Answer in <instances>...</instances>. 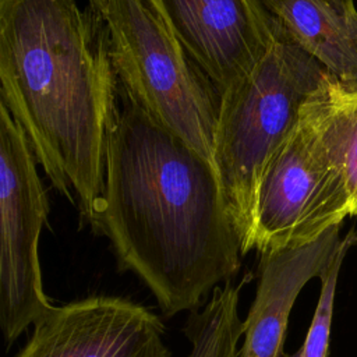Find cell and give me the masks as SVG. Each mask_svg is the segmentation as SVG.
I'll use <instances>...</instances> for the list:
<instances>
[{"label":"cell","instance_id":"obj_1","mask_svg":"<svg viewBox=\"0 0 357 357\" xmlns=\"http://www.w3.org/2000/svg\"><path fill=\"white\" fill-rule=\"evenodd\" d=\"M89 227L167 318L198 310L241 268L213 163L126 95L107 134L105 187Z\"/></svg>","mask_w":357,"mask_h":357},{"label":"cell","instance_id":"obj_2","mask_svg":"<svg viewBox=\"0 0 357 357\" xmlns=\"http://www.w3.org/2000/svg\"><path fill=\"white\" fill-rule=\"evenodd\" d=\"M0 81L39 166L91 226L120 92L106 21L77 0H0Z\"/></svg>","mask_w":357,"mask_h":357},{"label":"cell","instance_id":"obj_3","mask_svg":"<svg viewBox=\"0 0 357 357\" xmlns=\"http://www.w3.org/2000/svg\"><path fill=\"white\" fill-rule=\"evenodd\" d=\"M326 73L280 26L252 71L220 96L212 163L243 257L254 250L257 197L265 170Z\"/></svg>","mask_w":357,"mask_h":357},{"label":"cell","instance_id":"obj_4","mask_svg":"<svg viewBox=\"0 0 357 357\" xmlns=\"http://www.w3.org/2000/svg\"><path fill=\"white\" fill-rule=\"evenodd\" d=\"M120 91L212 162L220 95L145 0H110L103 15Z\"/></svg>","mask_w":357,"mask_h":357},{"label":"cell","instance_id":"obj_5","mask_svg":"<svg viewBox=\"0 0 357 357\" xmlns=\"http://www.w3.org/2000/svg\"><path fill=\"white\" fill-rule=\"evenodd\" d=\"M356 215L344 176L322 142L310 96L261 180L254 250L310 244Z\"/></svg>","mask_w":357,"mask_h":357},{"label":"cell","instance_id":"obj_6","mask_svg":"<svg viewBox=\"0 0 357 357\" xmlns=\"http://www.w3.org/2000/svg\"><path fill=\"white\" fill-rule=\"evenodd\" d=\"M38 165L26 134L0 100V328L7 344L53 307L38 252L49 215Z\"/></svg>","mask_w":357,"mask_h":357},{"label":"cell","instance_id":"obj_7","mask_svg":"<svg viewBox=\"0 0 357 357\" xmlns=\"http://www.w3.org/2000/svg\"><path fill=\"white\" fill-rule=\"evenodd\" d=\"M222 96L269 50L280 25L261 0H145Z\"/></svg>","mask_w":357,"mask_h":357},{"label":"cell","instance_id":"obj_8","mask_svg":"<svg viewBox=\"0 0 357 357\" xmlns=\"http://www.w3.org/2000/svg\"><path fill=\"white\" fill-rule=\"evenodd\" d=\"M165 333L145 305L93 294L53 305L15 357H172Z\"/></svg>","mask_w":357,"mask_h":357},{"label":"cell","instance_id":"obj_9","mask_svg":"<svg viewBox=\"0 0 357 357\" xmlns=\"http://www.w3.org/2000/svg\"><path fill=\"white\" fill-rule=\"evenodd\" d=\"M342 225L332 226L315 241L259 254L255 297L243 321L244 342L237 357H286L283 346L291 308L303 287L321 278L343 237Z\"/></svg>","mask_w":357,"mask_h":357},{"label":"cell","instance_id":"obj_10","mask_svg":"<svg viewBox=\"0 0 357 357\" xmlns=\"http://www.w3.org/2000/svg\"><path fill=\"white\" fill-rule=\"evenodd\" d=\"M283 31L347 91H357V13L342 15L321 0H261Z\"/></svg>","mask_w":357,"mask_h":357},{"label":"cell","instance_id":"obj_11","mask_svg":"<svg viewBox=\"0 0 357 357\" xmlns=\"http://www.w3.org/2000/svg\"><path fill=\"white\" fill-rule=\"evenodd\" d=\"M311 103L322 142L343 173L357 211V91L344 89L328 71Z\"/></svg>","mask_w":357,"mask_h":357},{"label":"cell","instance_id":"obj_12","mask_svg":"<svg viewBox=\"0 0 357 357\" xmlns=\"http://www.w3.org/2000/svg\"><path fill=\"white\" fill-rule=\"evenodd\" d=\"M244 280H229L213 289L202 310L190 312L184 335L191 343L188 357H237L243 336L238 298Z\"/></svg>","mask_w":357,"mask_h":357},{"label":"cell","instance_id":"obj_13","mask_svg":"<svg viewBox=\"0 0 357 357\" xmlns=\"http://www.w3.org/2000/svg\"><path fill=\"white\" fill-rule=\"evenodd\" d=\"M356 243H357V233H356V229L351 227L343 236V243L337 254L335 255V258L332 259L326 271L319 278L321 291L318 297V304H317V308L311 319L303 346L294 354L286 356V357H328L337 278H339L340 268L346 254Z\"/></svg>","mask_w":357,"mask_h":357},{"label":"cell","instance_id":"obj_14","mask_svg":"<svg viewBox=\"0 0 357 357\" xmlns=\"http://www.w3.org/2000/svg\"><path fill=\"white\" fill-rule=\"evenodd\" d=\"M321 1L342 15H351L357 13L354 7V0H321Z\"/></svg>","mask_w":357,"mask_h":357},{"label":"cell","instance_id":"obj_15","mask_svg":"<svg viewBox=\"0 0 357 357\" xmlns=\"http://www.w3.org/2000/svg\"><path fill=\"white\" fill-rule=\"evenodd\" d=\"M109 3L110 0H89V6L96 11L99 13L102 17L105 15L107 7H109Z\"/></svg>","mask_w":357,"mask_h":357}]
</instances>
